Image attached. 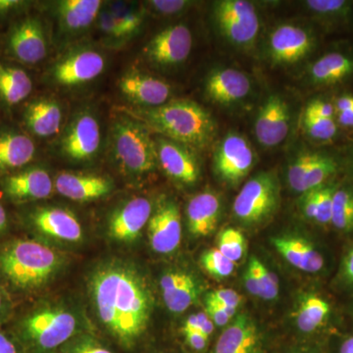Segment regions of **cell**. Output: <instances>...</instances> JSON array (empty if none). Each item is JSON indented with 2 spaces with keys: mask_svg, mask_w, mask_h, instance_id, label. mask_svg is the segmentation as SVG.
Wrapping results in <instances>:
<instances>
[{
  "mask_svg": "<svg viewBox=\"0 0 353 353\" xmlns=\"http://www.w3.org/2000/svg\"><path fill=\"white\" fill-rule=\"evenodd\" d=\"M88 290L104 328L123 347H132L152 315V297L145 279L131 265L112 262L95 269Z\"/></svg>",
  "mask_w": 353,
  "mask_h": 353,
  "instance_id": "1",
  "label": "cell"
},
{
  "mask_svg": "<svg viewBox=\"0 0 353 353\" xmlns=\"http://www.w3.org/2000/svg\"><path fill=\"white\" fill-rule=\"evenodd\" d=\"M128 117L183 145L204 148L214 139V118L196 102L176 99L157 108H124Z\"/></svg>",
  "mask_w": 353,
  "mask_h": 353,
  "instance_id": "2",
  "label": "cell"
},
{
  "mask_svg": "<svg viewBox=\"0 0 353 353\" xmlns=\"http://www.w3.org/2000/svg\"><path fill=\"white\" fill-rule=\"evenodd\" d=\"M61 267L59 253L31 239H12L0 243V282L11 292H37Z\"/></svg>",
  "mask_w": 353,
  "mask_h": 353,
  "instance_id": "3",
  "label": "cell"
},
{
  "mask_svg": "<svg viewBox=\"0 0 353 353\" xmlns=\"http://www.w3.org/2000/svg\"><path fill=\"white\" fill-rule=\"evenodd\" d=\"M76 316L63 307H39L21 318L16 338L26 353H48L61 347L75 334Z\"/></svg>",
  "mask_w": 353,
  "mask_h": 353,
  "instance_id": "4",
  "label": "cell"
},
{
  "mask_svg": "<svg viewBox=\"0 0 353 353\" xmlns=\"http://www.w3.org/2000/svg\"><path fill=\"white\" fill-rule=\"evenodd\" d=\"M112 148L121 168L132 175L154 171L158 163L155 141L138 121L121 115L113 121Z\"/></svg>",
  "mask_w": 353,
  "mask_h": 353,
  "instance_id": "5",
  "label": "cell"
},
{
  "mask_svg": "<svg viewBox=\"0 0 353 353\" xmlns=\"http://www.w3.org/2000/svg\"><path fill=\"white\" fill-rule=\"evenodd\" d=\"M280 202V183L274 172H261L250 179L234 199V217L245 226H257L275 214Z\"/></svg>",
  "mask_w": 353,
  "mask_h": 353,
  "instance_id": "6",
  "label": "cell"
},
{
  "mask_svg": "<svg viewBox=\"0 0 353 353\" xmlns=\"http://www.w3.org/2000/svg\"><path fill=\"white\" fill-rule=\"evenodd\" d=\"M213 19L221 36L238 48H250L259 36V16L252 2L216 1L213 6Z\"/></svg>",
  "mask_w": 353,
  "mask_h": 353,
  "instance_id": "7",
  "label": "cell"
},
{
  "mask_svg": "<svg viewBox=\"0 0 353 353\" xmlns=\"http://www.w3.org/2000/svg\"><path fill=\"white\" fill-rule=\"evenodd\" d=\"M255 164V152L248 139L229 132L216 146L213 165L223 182L236 185L248 175Z\"/></svg>",
  "mask_w": 353,
  "mask_h": 353,
  "instance_id": "8",
  "label": "cell"
},
{
  "mask_svg": "<svg viewBox=\"0 0 353 353\" xmlns=\"http://www.w3.org/2000/svg\"><path fill=\"white\" fill-rule=\"evenodd\" d=\"M316 44L315 36L308 29L294 24L281 25L269 37V58L274 64L297 63L313 52Z\"/></svg>",
  "mask_w": 353,
  "mask_h": 353,
  "instance_id": "9",
  "label": "cell"
},
{
  "mask_svg": "<svg viewBox=\"0 0 353 353\" xmlns=\"http://www.w3.org/2000/svg\"><path fill=\"white\" fill-rule=\"evenodd\" d=\"M7 51L21 63L43 61L48 51L43 22L37 17H26L15 23L7 37Z\"/></svg>",
  "mask_w": 353,
  "mask_h": 353,
  "instance_id": "10",
  "label": "cell"
},
{
  "mask_svg": "<svg viewBox=\"0 0 353 353\" xmlns=\"http://www.w3.org/2000/svg\"><path fill=\"white\" fill-rule=\"evenodd\" d=\"M101 127L99 121L88 112L78 114L62 137L61 152L77 162L92 159L101 146Z\"/></svg>",
  "mask_w": 353,
  "mask_h": 353,
  "instance_id": "11",
  "label": "cell"
},
{
  "mask_svg": "<svg viewBox=\"0 0 353 353\" xmlns=\"http://www.w3.org/2000/svg\"><path fill=\"white\" fill-rule=\"evenodd\" d=\"M192 34L183 24L170 26L158 32L143 50L145 57L160 66H174L183 63L190 57Z\"/></svg>",
  "mask_w": 353,
  "mask_h": 353,
  "instance_id": "12",
  "label": "cell"
},
{
  "mask_svg": "<svg viewBox=\"0 0 353 353\" xmlns=\"http://www.w3.org/2000/svg\"><path fill=\"white\" fill-rule=\"evenodd\" d=\"M26 221L37 233L50 238L69 243H78L83 239L81 223L64 208L39 206L29 211Z\"/></svg>",
  "mask_w": 353,
  "mask_h": 353,
  "instance_id": "13",
  "label": "cell"
},
{
  "mask_svg": "<svg viewBox=\"0 0 353 353\" xmlns=\"http://www.w3.org/2000/svg\"><path fill=\"white\" fill-rule=\"evenodd\" d=\"M105 59L92 50L74 51L62 58L51 69V78L65 87L83 85L101 75Z\"/></svg>",
  "mask_w": 353,
  "mask_h": 353,
  "instance_id": "14",
  "label": "cell"
},
{
  "mask_svg": "<svg viewBox=\"0 0 353 353\" xmlns=\"http://www.w3.org/2000/svg\"><path fill=\"white\" fill-rule=\"evenodd\" d=\"M290 112L287 101L281 95L272 94L262 104L254 123L257 141L263 148L278 146L290 131Z\"/></svg>",
  "mask_w": 353,
  "mask_h": 353,
  "instance_id": "15",
  "label": "cell"
},
{
  "mask_svg": "<svg viewBox=\"0 0 353 353\" xmlns=\"http://www.w3.org/2000/svg\"><path fill=\"white\" fill-rule=\"evenodd\" d=\"M0 187L10 201L21 203L48 199L52 194L53 183L48 171L29 167L4 175Z\"/></svg>",
  "mask_w": 353,
  "mask_h": 353,
  "instance_id": "16",
  "label": "cell"
},
{
  "mask_svg": "<svg viewBox=\"0 0 353 353\" xmlns=\"http://www.w3.org/2000/svg\"><path fill=\"white\" fill-rule=\"evenodd\" d=\"M148 239L155 252L169 254L175 252L182 240L180 211L175 201L164 199L148 221Z\"/></svg>",
  "mask_w": 353,
  "mask_h": 353,
  "instance_id": "17",
  "label": "cell"
},
{
  "mask_svg": "<svg viewBox=\"0 0 353 353\" xmlns=\"http://www.w3.org/2000/svg\"><path fill=\"white\" fill-rule=\"evenodd\" d=\"M157 145L158 163L165 173L176 182L194 185L201 176L199 161L187 145L170 139H158Z\"/></svg>",
  "mask_w": 353,
  "mask_h": 353,
  "instance_id": "18",
  "label": "cell"
},
{
  "mask_svg": "<svg viewBox=\"0 0 353 353\" xmlns=\"http://www.w3.org/2000/svg\"><path fill=\"white\" fill-rule=\"evenodd\" d=\"M152 214V205L145 197H134L114 211L108 222V234L119 243H131L143 231Z\"/></svg>",
  "mask_w": 353,
  "mask_h": 353,
  "instance_id": "19",
  "label": "cell"
},
{
  "mask_svg": "<svg viewBox=\"0 0 353 353\" xmlns=\"http://www.w3.org/2000/svg\"><path fill=\"white\" fill-rule=\"evenodd\" d=\"M121 92L141 108H157L168 101L171 88L164 81L141 72H127L118 82Z\"/></svg>",
  "mask_w": 353,
  "mask_h": 353,
  "instance_id": "20",
  "label": "cell"
},
{
  "mask_svg": "<svg viewBox=\"0 0 353 353\" xmlns=\"http://www.w3.org/2000/svg\"><path fill=\"white\" fill-rule=\"evenodd\" d=\"M250 77L240 70L219 68L209 74L205 81V92L211 101L230 105L245 99L252 92Z\"/></svg>",
  "mask_w": 353,
  "mask_h": 353,
  "instance_id": "21",
  "label": "cell"
},
{
  "mask_svg": "<svg viewBox=\"0 0 353 353\" xmlns=\"http://www.w3.org/2000/svg\"><path fill=\"white\" fill-rule=\"evenodd\" d=\"M261 347L256 324L250 316L240 314L222 332L211 353H260Z\"/></svg>",
  "mask_w": 353,
  "mask_h": 353,
  "instance_id": "22",
  "label": "cell"
},
{
  "mask_svg": "<svg viewBox=\"0 0 353 353\" xmlns=\"http://www.w3.org/2000/svg\"><path fill=\"white\" fill-rule=\"evenodd\" d=\"M353 77V50H336L325 53L310 65L308 80L316 87L340 85Z\"/></svg>",
  "mask_w": 353,
  "mask_h": 353,
  "instance_id": "23",
  "label": "cell"
},
{
  "mask_svg": "<svg viewBox=\"0 0 353 353\" xmlns=\"http://www.w3.org/2000/svg\"><path fill=\"white\" fill-rule=\"evenodd\" d=\"M55 188L67 199L85 202L108 196L113 185L105 176L63 172L57 176Z\"/></svg>",
  "mask_w": 353,
  "mask_h": 353,
  "instance_id": "24",
  "label": "cell"
},
{
  "mask_svg": "<svg viewBox=\"0 0 353 353\" xmlns=\"http://www.w3.org/2000/svg\"><path fill=\"white\" fill-rule=\"evenodd\" d=\"M36 145L28 134L15 130L0 131V174L13 173L31 163Z\"/></svg>",
  "mask_w": 353,
  "mask_h": 353,
  "instance_id": "25",
  "label": "cell"
},
{
  "mask_svg": "<svg viewBox=\"0 0 353 353\" xmlns=\"http://www.w3.org/2000/svg\"><path fill=\"white\" fill-rule=\"evenodd\" d=\"M160 290L165 305L173 313L185 312L199 294L196 279L181 271L165 273L160 279Z\"/></svg>",
  "mask_w": 353,
  "mask_h": 353,
  "instance_id": "26",
  "label": "cell"
},
{
  "mask_svg": "<svg viewBox=\"0 0 353 353\" xmlns=\"http://www.w3.org/2000/svg\"><path fill=\"white\" fill-rule=\"evenodd\" d=\"M221 201L213 192H202L192 197L187 206L188 228L196 238L208 236L217 228Z\"/></svg>",
  "mask_w": 353,
  "mask_h": 353,
  "instance_id": "27",
  "label": "cell"
},
{
  "mask_svg": "<svg viewBox=\"0 0 353 353\" xmlns=\"http://www.w3.org/2000/svg\"><path fill=\"white\" fill-rule=\"evenodd\" d=\"M272 243L288 263L306 273H318L324 267V257L310 241L301 236H284L272 239Z\"/></svg>",
  "mask_w": 353,
  "mask_h": 353,
  "instance_id": "28",
  "label": "cell"
},
{
  "mask_svg": "<svg viewBox=\"0 0 353 353\" xmlns=\"http://www.w3.org/2000/svg\"><path fill=\"white\" fill-rule=\"evenodd\" d=\"M62 114L59 103L54 99H38L26 106L24 124L34 136L39 138H50L60 131Z\"/></svg>",
  "mask_w": 353,
  "mask_h": 353,
  "instance_id": "29",
  "label": "cell"
},
{
  "mask_svg": "<svg viewBox=\"0 0 353 353\" xmlns=\"http://www.w3.org/2000/svg\"><path fill=\"white\" fill-rule=\"evenodd\" d=\"M102 2L99 0H63L57 3V13L60 29L67 34L85 31L101 13Z\"/></svg>",
  "mask_w": 353,
  "mask_h": 353,
  "instance_id": "30",
  "label": "cell"
},
{
  "mask_svg": "<svg viewBox=\"0 0 353 353\" xmlns=\"http://www.w3.org/2000/svg\"><path fill=\"white\" fill-rule=\"evenodd\" d=\"M32 92V81L27 72L0 62V101L7 106L17 105Z\"/></svg>",
  "mask_w": 353,
  "mask_h": 353,
  "instance_id": "31",
  "label": "cell"
},
{
  "mask_svg": "<svg viewBox=\"0 0 353 353\" xmlns=\"http://www.w3.org/2000/svg\"><path fill=\"white\" fill-rule=\"evenodd\" d=\"M330 312L331 307L328 301L316 294H307L299 303L294 313V322L303 333H313L325 324Z\"/></svg>",
  "mask_w": 353,
  "mask_h": 353,
  "instance_id": "32",
  "label": "cell"
},
{
  "mask_svg": "<svg viewBox=\"0 0 353 353\" xmlns=\"http://www.w3.org/2000/svg\"><path fill=\"white\" fill-rule=\"evenodd\" d=\"M304 6L327 24L340 25L350 20L353 2L347 0H307L304 2Z\"/></svg>",
  "mask_w": 353,
  "mask_h": 353,
  "instance_id": "33",
  "label": "cell"
},
{
  "mask_svg": "<svg viewBox=\"0 0 353 353\" xmlns=\"http://www.w3.org/2000/svg\"><path fill=\"white\" fill-rule=\"evenodd\" d=\"M331 224L339 231L353 229V189L338 188L334 192Z\"/></svg>",
  "mask_w": 353,
  "mask_h": 353,
  "instance_id": "34",
  "label": "cell"
},
{
  "mask_svg": "<svg viewBox=\"0 0 353 353\" xmlns=\"http://www.w3.org/2000/svg\"><path fill=\"white\" fill-rule=\"evenodd\" d=\"M301 126L309 138L320 143L333 141L339 132V125L336 120L318 117L304 112L301 118Z\"/></svg>",
  "mask_w": 353,
  "mask_h": 353,
  "instance_id": "35",
  "label": "cell"
},
{
  "mask_svg": "<svg viewBox=\"0 0 353 353\" xmlns=\"http://www.w3.org/2000/svg\"><path fill=\"white\" fill-rule=\"evenodd\" d=\"M322 152H304L299 155L288 167L287 179L290 189L301 194L304 179Z\"/></svg>",
  "mask_w": 353,
  "mask_h": 353,
  "instance_id": "36",
  "label": "cell"
},
{
  "mask_svg": "<svg viewBox=\"0 0 353 353\" xmlns=\"http://www.w3.org/2000/svg\"><path fill=\"white\" fill-rule=\"evenodd\" d=\"M217 250L234 263L243 259L246 250L245 236L239 230L227 228L217 238Z\"/></svg>",
  "mask_w": 353,
  "mask_h": 353,
  "instance_id": "37",
  "label": "cell"
},
{
  "mask_svg": "<svg viewBox=\"0 0 353 353\" xmlns=\"http://www.w3.org/2000/svg\"><path fill=\"white\" fill-rule=\"evenodd\" d=\"M119 30L121 39L132 36L141 29L143 23V14L141 11L128 8L124 6H114L109 9Z\"/></svg>",
  "mask_w": 353,
  "mask_h": 353,
  "instance_id": "38",
  "label": "cell"
},
{
  "mask_svg": "<svg viewBox=\"0 0 353 353\" xmlns=\"http://www.w3.org/2000/svg\"><path fill=\"white\" fill-rule=\"evenodd\" d=\"M248 264L252 267L259 284L260 296L265 301H273L279 294V279L256 257H252Z\"/></svg>",
  "mask_w": 353,
  "mask_h": 353,
  "instance_id": "39",
  "label": "cell"
},
{
  "mask_svg": "<svg viewBox=\"0 0 353 353\" xmlns=\"http://www.w3.org/2000/svg\"><path fill=\"white\" fill-rule=\"evenodd\" d=\"M202 267L209 275L218 279L229 277L233 274L234 265L217 248L209 250L202 254L201 259Z\"/></svg>",
  "mask_w": 353,
  "mask_h": 353,
  "instance_id": "40",
  "label": "cell"
},
{
  "mask_svg": "<svg viewBox=\"0 0 353 353\" xmlns=\"http://www.w3.org/2000/svg\"><path fill=\"white\" fill-rule=\"evenodd\" d=\"M338 189L334 183H326L318 188L317 211L315 222L320 225L331 224L332 208L334 192Z\"/></svg>",
  "mask_w": 353,
  "mask_h": 353,
  "instance_id": "41",
  "label": "cell"
},
{
  "mask_svg": "<svg viewBox=\"0 0 353 353\" xmlns=\"http://www.w3.org/2000/svg\"><path fill=\"white\" fill-rule=\"evenodd\" d=\"M64 353H113L99 341L90 338H81L67 345Z\"/></svg>",
  "mask_w": 353,
  "mask_h": 353,
  "instance_id": "42",
  "label": "cell"
},
{
  "mask_svg": "<svg viewBox=\"0 0 353 353\" xmlns=\"http://www.w3.org/2000/svg\"><path fill=\"white\" fill-rule=\"evenodd\" d=\"M148 3L154 12L161 15H174L182 12L192 2L185 0H152Z\"/></svg>",
  "mask_w": 353,
  "mask_h": 353,
  "instance_id": "43",
  "label": "cell"
},
{
  "mask_svg": "<svg viewBox=\"0 0 353 353\" xmlns=\"http://www.w3.org/2000/svg\"><path fill=\"white\" fill-rule=\"evenodd\" d=\"M304 113L327 118V119H334V115H336L334 103L324 101V99H314V101L309 102L307 106L304 109Z\"/></svg>",
  "mask_w": 353,
  "mask_h": 353,
  "instance_id": "44",
  "label": "cell"
},
{
  "mask_svg": "<svg viewBox=\"0 0 353 353\" xmlns=\"http://www.w3.org/2000/svg\"><path fill=\"white\" fill-rule=\"evenodd\" d=\"M208 296L215 299L218 303L236 309H238L239 306L241 305V301H243V299H241V294L239 292L230 289L214 290V292H211L210 294H208Z\"/></svg>",
  "mask_w": 353,
  "mask_h": 353,
  "instance_id": "45",
  "label": "cell"
},
{
  "mask_svg": "<svg viewBox=\"0 0 353 353\" xmlns=\"http://www.w3.org/2000/svg\"><path fill=\"white\" fill-rule=\"evenodd\" d=\"M99 29L103 32L108 38L113 39H120V32L118 30L117 24L110 10H103L99 13Z\"/></svg>",
  "mask_w": 353,
  "mask_h": 353,
  "instance_id": "46",
  "label": "cell"
},
{
  "mask_svg": "<svg viewBox=\"0 0 353 353\" xmlns=\"http://www.w3.org/2000/svg\"><path fill=\"white\" fill-rule=\"evenodd\" d=\"M318 188L304 192L301 199V212L304 217L309 220L315 221L316 211H317Z\"/></svg>",
  "mask_w": 353,
  "mask_h": 353,
  "instance_id": "47",
  "label": "cell"
},
{
  "mask_svg": "<svg viewBox=\"0 0 353 353\" xmlns=\"http://www.w3.org/2000/svg\"><path fill=\"white\" fill-rule=\"evenodd\" d=\"M0 353H26L19 340L0 330Z\"/></svg>",
  "mask_w": 353,
  "mask_h": 353,
  "instance_id": "48",
  "label": "cell"
},
{
  "mask_svg": "<svg viewBox=\"0 0 353 353\" xmlns=\"http://www.w3.org/2000/svg\"><path fill=\"white\" fill-rule=\"evenodd\" d=\"M185 343L194 352H202L208 345V336L199 331L183 332Z\"/></svg>",
  "mask_w": 353,
  "mask_h": 353,
  "instance_id": "49",
  "label": "cell"
},
{
  "mask_svg": "<svg viewBox=\"0 0 353 353\" xmlns=\"http://www.w3.org/2000/svg\"><path fill=\"white\" fill-rule=\"evenodd\" d=\"M206 314L210 318L211 321L214 323L215 326L225 327L229 324L230 320L232 319L230 316H228L224 311L216 307L212 304L206 303Z\"/></svg>",
  "mask_w": 353,
  "mask_h": 353,
  "instance_id": "50",
  "label": "cell"
},
{
  "mask_svg": "<svg viewBox=\"0 0 353 353\" xmlns=\"http://www.w3.org/2000/svg\"><path fill=\"white\" fill-rule=\"evenodd\" d=\"M27 6V2L20 0H0V17L19 12Z\"/></svg>",
  "mask_w": 353,
  "mask_h": 353,
  "instance_id": "51",
  "label": "cell"
},
{
  "mask_svg": "<svg viewBox=\"0 0 353 353\" xmlns=\"http://www.w3.org/2000/svg\"><path fill=\"white\" fill-rule=\"evenodd\" d=\"M245 289L250 294L254 296H260V292L259 284H257L256 277H255L254 271H253L252 267L250 264L248 265V268L245 273Z\"/></svg>",
  "mask_w": 353,
  "mask_h": 353,
  "instance_id": "52",
  "label": "cell"
},
{
  "mask_svg": "<svg viewBox=\"0 0 353 353\" xmlns=\"http://www.w3.org/2000/svg\"><path fill=\"white\" fill-rule=\"evenodd\" d=\"M11 313V301L3 287L0 285V325L6 321Z\"/></svg>",
  "mask_w": 353,
  "mask_h": 353,
  "instance_id": "53",
  "label": "cell"
},
{
  "mask_svg": "<svg viewBox=\"0 0 353 353\" xmlns=\"http://www.w3.org/2000/svg\"><path fill=\"white\" fill-rule=\"evenodd\" d=\"M334 108L336 114L353 110V94H345L336 97Z\"/></svg>",
  "mask_w": 353,
  "mask_h": 353,
  "instance_id": "54",
  "label": "cell"
},
{
  "mask_svg": "<svg viewBox=\"0 0 353 353\" xmlns=\"http://www.w3.org/2000/svg\"><path fill=\"white\" fill-rule=\"evenodd\" d=\"M341 273H343L345 280L350 284L353 285V248L347 252L345 259H343Z\"/></svg>",
  "mask_w": 353,
  "mask_h": 353,
  "instance_id": "55",
  "label": "cell"
},
{
  "mask_svg": "<svg viewBox=\"0 0 353 353\" xmlns=\"http://www.w3.org/2000/svg\"><path fill=\"white\" fill-rule=\"evenodd\" d=\"M196 315L199 317V332H201L202 334H205L209 338V336L214 332V323L211 321L206 312L197 313Z\"/></svg>",
  "mask_w": 353,
  "mask_h": 353,
  "instance_id": "56",
  "label": "cell"
},
{
  "mask_svg": "<svg viewBox=\"0 0 353 353\" xmlns=\"http://www.w3.org/2000/svg\"><path fill=\"white\" fill-rule=\"evenodd\" d=\"M334 120H336L339 126L353 129V110L336 113L334 116Z\"/></svg>",
  "mask_w": 353,
  "mask_h": 353,
  "instance_id": "57",
  "label": "cell"
},
{
  "mask_svg": "<svg viewBox=\"0 0 353 353\" xmlns=\"http://www.w3.org/2000/svg\"><path fill=\"white\" fill-rule=\"evenodd\" d=\"M192 331H199V321L196 314L190 315L183 327V333Z\"/></svg>",
  "mask_w": 353,
  "mask_h": 353,
  "instance_id": "58",
  "label": "cell"
},
{
  "mask_svg": "<svg viewBox=\"0 0 353 353\" xmlns=\"http://www.w3.org/2000/svg\"><path fill=\"white\" fill-rule=\"evenodd\" d=\"M8 227V216H7L6 208L0 203V236L6 233Z\"/></svg>",
  "mask_w": 353,
  "mask_h": 353,
  "instance_id": "59",
  "label": "cell"
},
{
  "mask_svg": "<svg viewBox=\"0 0 353 353\" xmlns=\"http://www.w3.org/2000/svg\"><path fill=\"white\" fill-rule=\"evenodd\" d=\"M339 353H353V336H348L341 343Z\"/></svg>",
  "mask_w": 353,
  "mask_h": 353,
  "instance_id": "60",
  "label": "cell"
},
{
  "mask_svg": "<svg viewBox=\"0 0 353 353\" xmlns=\"http://www.w3.org/2000/svg\"><path fill=\"white\" fill-rule=\"evenodd\" d=\"M350 155H352V161H353V141H352V148H350Z\"/></svg>",
  "mask_w": 353,
  "mask_h": 353,
  "instance_id": "61",
  "label": "cell"
},
{
  "mask_svg": "<svg viewBox=\"0 0 353 353\" xmlns=\"http://www.w3.org/2000/svg\"><path fill=\"white\" fill-rule=\"evenodd\" d=\"M290 353H306V352H290Z\"/></svg>",
  "mask_w": 353,
  "mask_h": 353,
  "instance_id": "62",
  "label": "cell"
}]
</instances>
